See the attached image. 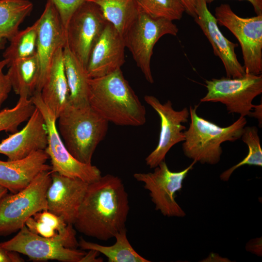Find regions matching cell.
<instances>
[{
	"label": "cell",
	"mask_w": 262,
	"mask_h": 262,
	"mask_svg": "<svg viewBox=\"0 0 262 262\" xmlns=\"http://www.w3.org/2000/svg\"><path fill=\"white\" fill-rule=\"evenodd\" d=\"M178 31L173 21L153 17L140 11L124 34L126 48L149 83L154 82L150 62L155 44L164 35L176 36Z\"/></svg>",
	"instance_id": "obj_6"
},
{
	"label": "cell",
	"mask_w": 262,
	"mask_h": 262,
	"mask_svg": "<svg viewBox=\"0 0 262 262\" xmlns=\"http://www.w3.org/2000/svg\"><path fill=\"white\" fill-rule=\"evenodd\" d=\"M207 90L201 102H219L224 104L229 114L249 116L256 105L255 98L262 93V75L246 73L243 77H223L205 81Z\"/></svg>",
	"instance_id": "obj_9"
},
{
	"label": "cell",
	"mask_w": 262,
	"mask_h": 262,
	"mask_svg": "<svg viewBox=\"0 0 262 262\" xmlns=\"http://www.w3.org/2000/svg\"><path fill=\"white\" fill-rule=\"evenodd\" d=\"M254 112H251L249 116L254 117L257 118L259 122V126L261 124L262 126V104L256 105L255 107L254 108Z\"/></svg>",
	"instance_id": "obj_38"
},
{
	"label": "cell",
	"mask_w": 262,
	"mask_h": 262,
	"mask_svg": "<svg viewBox=\"0 0 262 262\" xmlns=\"http://www.w3.org/2000/svg\"><path fill=\"white\" fill-rule=\"evenodd\" d=\"M183 5L185 12L195 18L196 16V0H179Z\"/></svg>",
	"instance_id": "obj_35"
},
{
	"label": "cell",
	"mask_w": 262,
	"mask_h": 262,
	"mask_svg": "<svg viewBox=\"0 0 262 262\" xmlns=\"http://www.w3.org/2000/svg\"><path fill=\"white\" fill-rule=\"evenodd\" d=\"M7 66V74L15 93L19 96L32 97L36 91L40 76L37 54L13 62Z\"/></svg>",
	"instance_id": "obj_22"
},
{
	"label": "cell",
	"mask_w": 262,
	"mask_h": 262,
	"mask_svg": "<svg viewBox=\"0 0 262 262\" xmlns=\"http://www.w3.org/2000/svg\"><path fill=\"white\" fill-rule=\"evenodd\" d=\"M215 0H205L207 3H210ZM251 3L257 15L262 14V0H246Z\"/></svg>",
	"instance_id": "obj_37"
},
{
	"label": "cell",
	"mask_w": 262,
	"mask_h": 262,
	"mask_svg": "<svg viewBox=\"0 0 262 262\" xmlns=\"http://www.w3.org/2000/svg\"><path fill=\"white\" fill-rule=\"evenodd\" d=\"M65 73L69 91V103L88 102L89 77L86 67L66 46L63 49Z\"/></svg>",
	"instance_id": "obj_26"
},
{
	"label": "cell",
	"mask_w": 262,
	"mask_h": 262,
	"mask_svg": "<svg viewBox=\"0 0 262 262\" xmlns=\"http://www.w3.org/2000/svg\"><path fill=\"white\" fill-rule=\"evenodd\" d=\"M12 89V85L7 74H4L2 69L0 70V108Z\"/></svg>",
	"instance_id": "obj_32"
},
{
	"label": "cell",
	"mask_w": 262,
	"mask_h": 262,
	"mask_svg": "<svg viewBox=\"0 0 262 262\" xmlns=\"http://www.w3.org/2000/svg\"><path fill=\"white\" fill-rule=\"evenodd\" d=\"M98 6L106 20L124 36L140 12L136 0H87Z\"/></svg>",
	"instance_id": "obj_25"
},
{
	"label": "cell",
	"mask_w": 262,
	"mask_h": 262,
	"mask_svg": "<svg viewBox=\"0 0 262 262\" xmlns=\"http://www.w3.org/2000/svg\"><path fill=\"white\" fill-rule=\"evenodd\" d=\"M125 48L123 36L108 22L90 52L86 67L89 78L121 69L125 63Z\"/></svg>",
	"instance_id": "obj_16"
},
{
	"label": "cell",
	"mask_w": 262,
	"mask_h": 262,
	"mask_svg": "<svg viewBox=\"0 0 262 262\" xmlns=\"http://www.w3.org/2000/svg\"><path fill=\"white\" fill-rule=\"evenodd\" d=\"M9 63V62L6 59L0 61V70L3 69L5 66H7Z\"/></svg>",
	"instance_id": "obj_40"
},
{
	"label": "cell",
	"mask_w": 262,
	"mask_h": 262,
	"mask_svg": "<svg viewBox=\"0 0 262 262\" xmlns=\"http://www.w3.org/2000/svg\"><path fill=\"white\" fill-rule=\"evenodd\" d=\"M107 22L98 6L86 1L67 23L66 46L85 67L91 50Z\"/></svg>",
	"instance_id": "obj_11"
},
{
	"label": "cell",
	"mask_w": 262,
	"mask_h": 262,
	"mask_svg": "<svg viewBox=\"0 0 262 262\" xmlns=\"http://www.w3.org/2000/svg\"><path fill=\"white\" fill-rule=\"evenodd\" d=\"M114 238L116 240L115 243L110 246L100 245L81 238L78 241L79 247L83 250H96L104 255L109 262H150L139 255L131 246L127 236L126 228L118 232Z\"/></svg>",
	"instance_id": "obj_24"
},
{
	"label": "cell",
	"mask_w": 262,
	"mask_h": 262,
	"mask_svg": "<svg viewBox=\"0 0 262 262\" xmlns=\"http://www.w3.org/2000/svg\"><path fill=\"white\" fill-rule=\"evenodd\" d=\"M57 119L58 131L69 152L81 163L92 164L93 154L106 135L109 122L88 102L68 103Z\"/></svg>",
	"instance_id": "obj_3"
},
{
	"label": "cell",
	"mask_w": 262,
	"mask_h": 262,
	"mask_svg": "<svg viewBox=\"0 0 262 262\" xmlns=\"http://www.w3.org/2000/svg\"><path fill=\"white\" fill-rule=\"evenodd\" d=\"M33 8L30 0H0V50L17 33Z\"/></svg>",
	"instance_id": "obj_23"
},
{
	"label": "cell",
	"mask_w": 262,
	"mask_h": 262,
	"mask_svg": "<svg viewBox=\"0 0 262 262\" xmlns=\"http://www.w3.org/2000/svg\"><path fill=\"white\" fill-rule=\"evenodd\" d=\"M99 252L94 250H89L88 253H85L84 256L81 260L80 262H102L100 259L97 258Z\"/></svg>",
	"instance_id": "obj_36"
},
{
	"label": "cell",
	"mask_w": 262,
	"mask_h": 262,
	"mask_svg": "<svg viewBox=\"0 0 262 262\" xmlns=\"http://www.w3.org/2000/svg\"><path fill=\"white\" fill-rule=\"evenodd\" d=\"M144 100L157 113L161 121L158 145L145 159L147 165L150 168H154L164 161L166 154L173 146L184 141L182 131L186 127L182 123L188 122L190 114L186 107L180 111L175 110L170 100L162 103L157 98L151 95H146Z\"/></svg>",
	"instance_id": "obj_12"
},
{
	"label": "cell",
	"mask_w": 262,
	"mask_h": 262,
	"mask_svg": "<svg viewBox=\"0 0 262 262\" xmlns=\"http://www.w3.org/2000/svg\"><path fill=\"white\" fill-rule=\"evenodd\" d=\"M241 138L248 147V154L242 161L220 175V179L223 181H228L233 172L243 165L262 166V149L258 129L254 126H245Z\"/></svg>",
	"instance_id": "obj_29"
},
{
	"label": "cell",
	"mask_w": 262,
	"mask_h": 262,
	"mask_svg": "<svg viewBox=\"0 0 262 262\" xmlns=\"http://www.w3.org/2000/svg\"><path fill=\"white\" fill-rule=\"evenodd\" d=\"M88 184L78 178L52 172L46 194L47 210L73 225Z\"/></svg>",
	"instance_id": "obj_15"
},
{
	"label": "cell",
	"mask_w": 262,
	"mask_h": 262,
	"mask_svg": "<svg viewBox=\"0 0 262 262\" xmlns=\"http://www.w3.org/2000/svg\"><path fill=\"white\" fill-rule=\"evenodd\" d=\"M35 106L42 113L48 131V145L45 150L51 162V171L61 175L81 179L88 183L98 180L100 170L92 164H86L74 158L65 146L56 126L57 117L46 105L40 92L31 97Z\"/></svg>",
	"instance_id": "obj_7"
},
{
	"label": "cell",
	"mask_w": 262,
	"mask_h": 262,
	"mask_svg": "<svg viewBox=\"0 0 262 262\" xmlns=\"http://www.w3.org/2000/svg\"><path fill=\"white\" fill-rule=\"evenodd\" d=\"M8 190L0 185V199L7 193Z\"/></svg>",
	"instance_id": "obj_39"
},
{
	"label": "cell",
	"mask_w": 262,
	"mask_h": 262,
	"mask_svg": "<svg viewBox=\"0 0 262 262\" xmlns=\"http://www.w3.org/2000/svg\"><path fill=\"white\" fill-rule=\"evenodd\" d=\"M0 246L36 261L80 262L86 253L83 250L66 248L59 243L43 237L30 231L25 225L13 238L0 243Z\"/></svg>",
	"instance_id": "obj_13"
},
{
	"label": "cell",
	"mask_w": 262,
	"mask_h": 262,
	"mask_svg": "<svg viewBox=\"0 0 262 262\" xmlns=\"http://www.w3.org/2000/svg\"><path fill=\"white\" fill-rule=\"evenodd\" d=\"M140 11L155 18L180 19L185 8L179 0H136Z\"/></svg>",
	"instance_id": "obj_30"
},
{
	"label": "cell",
	"mask_w": 262,
	"mask_h": 262,
	"mask_svg": "<svg viewBox=\"0 0 262 262\" xmlns=\"http://www.w3.org/2000/svg\"><path fill=\"white\" fill-rule=\"evenodd\" d=\"M37 21L36 54L40 66L35 92H40L56 51L66 45V28L50 0H48Z\"/></svg>",
	"instance_id": "obj_14"
},
{
	"label": "cell",
	"mask_w": 262,
	"mask_h": 262,
	"mask_svg": "<svg viewBox=\"0 0 262 262\" xmlns=\"http://www.w3.org/2000/svg\"><path fill=\"white\" fill-rule=\"evenodd\" d=\"M247 251L251 253H255L257 255H261L262 254V238L253 239L248 242L246 246Z\"/></svg>",
	"instance_id": "obj_34"
},
{
	"label": "cell",
	"mask_w": 262,
	"mask_h": 262,
	"mask_svg": "<svg viewBox=\"0 0 262 262\" xmlns=\"http://www.w3.org/2000/svg\"><path fill=\"white\" fill-rule=\"evenodd\" d=\"M51 173V170L42 171L24 189L0 199V236L19 230L30 217L48 209L46 194Z\"/></svg>",
	"instance_id": "obj_5"
},
{
	"label": "cell",
	"mask_w": 262,
	"mask_h": 262,
	"mask_svg": "<svg viewBox=\"0 0 262 262\" xmlns=\"http://www.w3.org/2000/svg\"><path fill=\"white\" fill-rule=\"evenodd\" d=\"M35 109V106L31 98L19 96L15 106L4 109L0 112V132H16L18 126L28 120Z\"/></svg>",
	"instance_id": "obj_28"
},
{
	"label": "cell",
	"mask_w": 262,
	"mask_h": 262,
	"mask_svg": "<svg viewBox=\"0 0 262 262\" xmlns=\"http://www.w3.org/2000/svg\"><path fill=\"white\" fill-rule=\"evenodd\" d=\"M217 23L228 29L238 40L242 49L246 73L262 72V14L242 17L229 5L221 4L215 10Z\"/></svg>",
	"instance_id": "obj_8"
},
{
	"label": "cell",
	"mask_w": 262,
	"mask_h": 262,
	"mask_svg": "<svg viewBox=\"0 0 262 262\" xmlns=\"http://www.w3.org/2000/svg\"><path fill=\"white\" fill-rule=\"evenodd\" d=\"M18 253L8 250L0 246V262H21L24 259L20 257Z\"/></svg>",
	"instance_id": "obj_33"
},
{
	"label": "cell",
	"mask_w": 262,
	"mask_h": 262,
	"mask_svg": "<svg viewBox=\"0 0 262 262\" xmlns=\"http://www.w3.org/2000/svg\"><path fill=\"white\" fill-rule=\"evenodd\" d=\"M198 107V105L190 106L191 122L188 129L183 131V151L186 157L196 162L215 164L220 160L221 144L241 138L246 119L240 116L229 126L220 127L200 117L196 113Z\"/></svg>",
	"instance_id": "obj_4"
},
{
	"label": "cell",
	"mask_w": 262,
	"mask_h": 262,
	"mask_svg": "<svg viewBox=\"0 0 262 262\" xmlns=\"http://www.w3.org/2000/svg\"><path fill=\"white\" fill-rule=\"evenodd\" d=\"M196 163L194 161L184 169L173 172L163 161L154 168L153 172L136 173L133 177L143 182L145 189L149 192L156 210L164 216L183 217L186 213L176 202V193L182 189L184 180Z\"/></svg>",
	"instance_id": "obj_10"
},
{
	"label": "cell",
	"mask_w": 262,
	"mask_h": 262,
	"mask_svg": "<svg viewBox=\"0 0 262 262\" xmlns=\"http://www.w3.org/2000/svg\"><path fill=\"white\" fill-rule=\"evenodd\" d=\"M63 49H59L54 54L40 91L42 100L57 118L68 104L69 98Z\"/></svg>",
	"instance_id": "obj_20"
},
{
	"label": "cell",
	"mask_w": 262,
	"mask_h": 262,
	"mask_svg": "<svg viewBox=\"0 0 262 262\" xmlns=\"http://www.w3.org/2000/svg\"><path fill=\"white\" fill-rule=\"evenodd\" d=\"M48 159L45 150H38L20 160H0V185L12 193L18 192L40 173L51 170V166L47 164Z\"/></svg>",
	"instance_id": "obj_19"
},
{
	"label": "cell",
	"mask_w": 262,
	"mask_h": 262,
	"mask_svg": "<svg viewBox=\"0 0 262 262\" xmlns=\"http://www.w3.org/2000/svg\"><path fill=\"white\" fill-rule=\"evenodd\" d=\"M48 145V131L43 116L35 109L24 128L10 134L0 143V154L8 160L26 158L32 153L45 150Z\"/></svg>",
	"instance_id": "obj_18"
},
{
	"label": "cell",
	"mask_w": 262,
	"mask_h": 262,
	"mask_svg": "<svg viewBox=\"0 0 262 262\" xmlns=\"http://www.w3.org/2000/svg\"><path fill=\"white\" fill-rule=\"evenodd\" d=\"M195 22L211 43L214 54L222 61L227 77L236 78L246 74L235 52L236 43L229 40L220 31L217 20L209 10L205 0H196Z\"/></svg>",
	"instance_id": "obj_17"
},
{
	"label": "cell",
	"mask_w": 262,
	"mask_h": 262,
	"mask_svg": "<svg viewBox=\"0 0 262 262\" xmlns=\"http://www.w3.org/2000/svg\"><path fill=\"white\" fill-rule=\"evenodd\" d=\"M129 210L122 180L106 174L88 184L73 226L86 236L106 241L126 228Z\"/></svg>",
	"instance_id": "obj_1"
},
{
	"label": "cell",
	"mask_w": 262,
	"mask_h": 262,
	"mask_svg": "<svg viewBox=\"0 0 262 262\" xmlns=\"http://www.w3.org/2000/svg\"><path fill=\"white\" fill-rule=\"evenodd\" d=\"M56 7L65 27L77 9L87 0H50Z\"/></svg>",
	"instance_id": "obj_31"
},
{
	"label": "cell",
	"mask_w": 262,
	"mask_h": 262,
	"mask_svg": "<svg viewBox=\"0 0 262 262\" xmlns=\"http://www.w3.org/2000/svg\"><path fill=\"white\" fill-rule=\"evenodd\" d=\"M88 83V103L109 123L135 127L145 123V107L121 69L104 76L89 78Z\"/></svg>",
	"instance_id": "obj_2"
},
{
	"label": "cell",
	"mask_w": 262,
	"mask_h": 262,
	"mask_svg": "<svg viewBox=\"0 0 262 262\" xmlns=\"http://www.w3.org/2000/svg\"><path fill=\"white\" fill-rule=\"evenodd\" d=\"M25 226L32 232L66 248L77 249L79 247L73 225L48 210L35 213L26 221Z\"/></svg>",
	"instance_id": "obj_21"
},
{
	"label": "cell",
	"mask_w": 262,
	"mask_h": 262,
	"mask_svg": "<svg viewBox=\"0 0 262 262\" xmlns=\"http://www.w3.org/2000/svg\"><path fill=\"white\" fill-rule=\"evenodd\" d=\"M37 37L36 20L31 26L19 30L12 38L9 46L3 54L4 59L7 60L9 64L33 56L36 53Z\"/></svg>",
	"instance_id": "obj_27"
}]
</instances>
